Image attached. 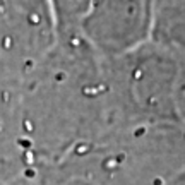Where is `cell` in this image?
<instances>
[{"label": "cell", "instance_id": "cell-1", "mask_svg": "<svg viewBox=\"0 0 185 185\" xmlns=\"http://www.w3.org/2000/svg\"><path fill=\"white\" fill-rule=\"evenodd\" d=\"M153 0H92L79 26L106 46H127L151 31Z\"/></svg>", "mask_w": 185, "mask_h": 185}, {"label": "cell", "instance_id": "cell-2", "mask_svg": "<svg viewBox=\"0 0 185 185\" xmlns=\"http://www.w3.org/2000/svg\"><path fill=\"white\" fill-rule=\"evenodd\" d=\"M58 26L52 0H0V46H40Z\"/></svg>", "mask_w": 185, "mask_h": 185}, {"label": "cell", "instance_id": "cell-3", "mask_svg": "<svg viewBox=\"0 0 185 185\" xmlns=\"http://www.w3.org/2000/svg\"><path fill=\"white\" fill-rule=\"evenodd\" d=\"M58 26L79 24L92 0H52Z\"/></svg>", "mask_w": 185, "mask_h": 185}]
</instances>
